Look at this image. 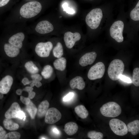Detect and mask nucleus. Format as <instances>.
Segmentation results:
<instances>
[{"label": "nucleus", "mask_w": 139, "mask_h": 139, "mask_svg": "<svg viewBox=\"0 0 139 139\" xmlns=\"http://www.w3.org/2000/svg\"><path fill=\"white\" fill-rule=\"evenodd\" d=\"M42 6L37 1H31L25 4L20 9L21 15L25 18H30L35 16L41 11Z\"/></svg>", "instance_id": "1"}, {"label": "nucleus", "mask_w": 139, "mask_h": 139, "mask_svg": "<svg viewBox=\"0 0 139 139\" xmlns=\"http://www.w3.org/2000/svg\"><path fill=\"white\" fill-rule=\"evenodd\" d=\"M124 69L123 62L119 59H115L111 62L108 67V75L112 80H117L119 79L120 75L123 74Z\"/></svg>", "instance_id": "2"}, {"label": "nucleus", "mask_w": 139, "mask_h": 139, "mask_svg": "<svg viewBox=\"0 0 139 139\" xmlns=\"http://www.w3.org/2000/svg\"><path fill=\"white\" fill-rule=\"evenodd\" d=\"M103 17L102 10L99 8L92 10L86 15L85 22L91 29H95L99 26Z\"/></svg>", "instance_id": "3"}, {"label": "nucleus", "mask_w": 139, "mask_h": 139, "mask_svg": "<svg viewBox=\"0 0 139 139\" xmlns=\"http://www.w3.org/2000/svg\"><path fill=\"white\" fill-rule=\"evenodd\" d=\"M100 110L103 115L109 117H117L121 112L120 106L114 102H109L104 104L100 108Z\"/></svg>", "instance_id": "4"}, {"label": "nucleus", "mask_w": 139, "mask_h": 139, "mask_svg": "<svg viewBox=\"0 0 139 139\" xmlns=\"http://www.w3.org/2000/svg\"><path fill=\"white\" fill-rule=\"evenodd\" d=\"M123 22L118 20L115 22L110 27V33L111 37L118 42L123 41V32L124 28Z\"/></svg>", "instance_id": "5"}, {"label": "nucleus", "mask_w": 139, "mask_h": 139, "mask_svg": "<svg viewBox=\"0 0 139 139\" xmlns=\"http://www.w3.org/2000/svg\"><path fill=\"white\" fill-rule=\"evenodd\" d=\"M110 127L116 134L120 136L126 135L128 130L125 124L121 120L116 118L111 119L109 122Z\"/></svg>", "instance_id": "6"}, {"label": "nucleus", "mask_w": 139, "mask_h": 139, "mask_svg": "<svg viewBox=\"0 0 139 139\" xmlns=\"http://www.w3.org/2000/svg\"><path fill=\"white\" fill-rule=\"evenodd\" d=\"M105 71V66L102 62H99L91 67L88 74V77L91 80H95L101 78Z\"/></svg>", "instance_id": "7"}, {"label": "nucleus", "mask_w": 139, "mask_h": 139, "mask_svg": "<svg viewBox=\"0 0 139 139\" xmlns=\"http://www.w3.org/2000/svg\"><path fill=\"white\" fill-rule=\"evenodd\" d=\"M53 46L52 43L50 41L40 42L36 45L35 48V52L40 57H47L49 56Z\"/></svg>", "instance_id": "8"}, {"label": "nucleus", "mask_w": 139, "mask_h": 139, "mask_svg": "<svg viewBox=\"0 0 139 139\" xmlns=\"http://www.w3.org/2000/svg\"><path fill=\"white\" fill-rule=\"evenodd\" d=\"M45 116V122L51 124L59 121L61 118L62 115L57 109L52 107L48 109Z\"/></svg>", "instance_id": "9"}, {"label": "nucleus", "mask_w": 139, "mask_h": 139, "mask_svg": "<svg viewBox=\"0 0 139 139\" xmlns=\"http://www.w3.org/2000/svg\"><path fill=\"white\" fill-rule=\"evenodd\" d=\"M81 38L80 33L77 32L73 33L70 31L66 32L64 34V39L66 47L71 48L74 46L75 42Z\"/></svg>", "instance_id": "10"}, {"label": "nucleus", "mask_w": 139, "mask_h": 139, "mask_svg": "<svg viewBox=\"0 0 139 139\" xmlns=\"http://www.w3.org/2000/svg\"><path fill=\"white\" fill-rule=\"evenodd\" d=\"M13 79L12 76L7 75L0 81V92L3 94L7 93L13 84Z\"/></svg>", "instance_id": "11"}, {"label": "nucleus", "mask_w": 139, "mask_h": 139, "mask_svg": "<svg viewBox=\"0 0 139 139\" xmlns=\"http://www.w3.org/2000/svg\"><path fill=\"white\" fill-rule=\"evenodd\" d=\"M54 29L52 24L48 21L45 20L40 21L37 24L36 31L41 34L48 33L52 31Z\"/></svg>", "instance_id": "12"}, {"label": "nucleus", "mask_w": 139, "mask_h": 139, "mask_svg": "<svg viewBox=\"0 0 139 139\" xmlns=\"http://www.w3.org/2000/svg\"><path fill=\"white\" fill-rule=\"evenodd\" d=\"M97 56V53L95 52L87 53L80 58L79 63L83 67L91 65L94 62Z\"/></svg>", "instance_id": "13"}, {"label": "nucleus", "mask_w": 139, "mask_h": 139, "mask_svg": "<svg viewBox=\"0 0 139 139\" xmlns=\"http://www.w3.org/2000/svg\"><path fill=\"white\" fill-rule=\"evenodd\" d=\"M25 36L23 32H19L11 36L9 39L8 42L20 49L22 46V42Z\"/></svg>", "instance_id": "14"}, {"label": "nucleus", "mask_w": 139, "mask_h": 139, "mask_svg": "<svg viewBox=\"0 0 139 139\" xmlns=\"http://www.w3.org/2000/svg\"><path fill=\"white\" fill-rule=\"evenodd\" d=\"M4 49L6 55L11 58L16 57L20 52V49L9 43L4 44Z\"/></svg>", "instance_id": "15"}, {"label": "nucleus", "mask_w": 139, "mask_h": 139, "mask_svg": "<svg viewBox=\"0 0 139 139\" xmlns=\"http://www.w3.org/2000/svg\"><path fill=\"white\" fill-rule=\"evenodd\" d=\"M20 110L21 108L19 104L16 102H14L6 112L5 116L8 119L16 118L18 112Z\"/></svg>", "instance_id": "16"}, {"label": "nucleus", "mask_w": 139, "mask_h": 139, "mask_svg": "<svg viewBox=\"0 0 139 139\" xmlns=\"http://www.w3.org/2000/svg\"><path fill=\"white\" fill-rule=\"evenodd\" d=\"M70 85L72 89L83 90L85 86V83L83 78L80 76H76L70 81Z\"/></svg>", "instance_id": "17"}, {"label": "nucleus", "mask_w": 139, "mask_h": 139, "mask_svg": "<svg viewBox=\"0 0 139 139\" xmlns=\"http://www.w3.org/2000/svg\"><path fill=\"white\" fill-rule=\"evenodd\" d=\"M78 129V125L76 123L73 122H70L65 125L64 130L68 135H72L76 133Z\"/></svg>", "instance_id": "18"}, {"label": "nucleus", "mask_w": 139, "mask_h": 139, "mask_svg": "<svg viewBox=\"0 0 139 139\" xmlns=\"http://www.w3.org/2000/svg\"><path fill=\"white\" fill-rule=\"evenodd\" d=\"M49 104L47 100L42 101L39 105L37 111V116L41 118L45 116L49 106Z\"/></svg>", "instance_id": "19"}, {"label": "nucleus", "mask_w": 139, "mask_h": 139, "mask_svg": "<svg viewBox=\"0 0 139 139\" xmlns=\"http://www.w3.org/2000/svg\"><path fill=\"white\" fill-rule=\"evenodd\" d=\"M128 131L135 135L139 132V120H135L129 123L127 126Z\"/></svg>", "instance_id": "20"}, {"label": "nucleus", "mask_w": 139, "mask_h": 139, "mask_svg": "<svg viewBox=\"0 0 139 139\" xmlns=\"http://www.w3.org/2000/svg\"><path fill=\"white\" fill-rule=\"evenodd\" d=\"M66 58L63 57L58 58L53 63L55 68L58 70L63 71L66 67Z\"/></svg>", "instance_id": "21"}, {"label": "nucleus", "mask_w": 139, "mask_h": 139, "mask_svg": "<svg viewBox=\"0 0 139 139\" xmlns=\"http://www.w3.org/2000/svg\"><path fill=\"white\" fill-rule=\"evenodd\" d=\"M74 111L77 115L83 119L86 118L89 115L88 111L83 105H79L75 107Z\"/></svg>", "instance_id": "22"}, {"label": "nucleus", "mask_w": 139, "mask_h": 139, "mask_svg": "<svg viewBox=\"0 0 139 139\" xmlns=\"http://www.w3.org/2000/svg\"><path fill=\"white\" fill-rule=\"evenodd\" d=\"M3 124L5 128L10 131L16 130L19 127V125L13 121L11 119L6 118L3 121Z\"/></svg>", "instance_id": "23"}, {"label": "nucleus", "mask_w": 139, "mask_h": 139, "mask_svg": "<svg viewBox=\"0 0 139 139\" xmlns=\"http://www.w3.org/2000/svg\"><path fill=\"white\" fill-rule=\"evenodd\" d=\"M24 66L27 71L31 74L37 73L39 72L38 67L31 61L27 62Z\"/></svg>", "instance_id": "24"}, {"label": "nucleus", "mask_w": 139, "mask_h": 139, "mask_svg": "<svg viewBox=\"0 0 139 139\" xmlns=\"http://www.w3.org/2000/svg\"><path fill=\"white\" fill-rule=\"evenodd\" d=\"M53 52L55 57L59 58L62 57L63 54V51L62 45L60 42H58L57 43L53 48Z\"/></svg>", "instance_id": "25"}, {"label": "nucleus", "mask_w": 139, "mask_h": 139, "mask_svg": "<svg viewBox=\"0 0 139 139\" xmlns=\"http://www.w3.org/2000/svg\"><path fill=\"white\" fill-rule=\"evenodd\" d=\"M53 72V69L52 66L49 65H47L44 67L41 74L44 79H47L51 77Z\"/></svg>", "instance_id": "26"}, {"label": "nucleus", "mask_w": 139, "mask_h": 139, "mask_svg": "<svg viewBox=\"0 0 139 139\" xmlns=\"http://www.w3.org/2000/svg\"><path fill=\"white\" fill-rule=\"evenodd\" d=\"M27 110L30 115L31 118L34 119L37 111V109L36 105L31 101L27 105Z\"/></svg>", "instance_id": "27"}, {"label": "nucleus", "mask_w": 139, "mask_h": 139, "mask_svg": "<svg viewBox=\"0 0 139 139\" xmlns=\"http://www.w3.org/2000/svg\"><path fill=\"white\" fill-rule=\"evenodd\" d=\"M130 16L132 19L135 21L139 20V1L136 4L135 8L131 11Z\"/></svg>", "instance_id": "28"}, {"label": "nucleus", "mask_w": 139, "mask_h": 139, "mask_svg": "<svg viewBox=\"0 0 139 139\" xmlns=\"http://www.w3.org/2000/svg\"><path fill=\"white\" fill-rule=\"evenodd\" d=\"M132 82L135 86H139V68L134 69L133 71Z\"/></svg>", "instance_id": "29"}, {"label": "nucleus", "mask_w": 139, "mask_h": 139, "mask_svg": "<svg viewBox=\"0 0 139 139\" xmlns=\"http://www.w3.org/2000/svg\"><path fill=\"white\" fill-rule=\"evenodd\" d=\"M87 135L88 137L91 139H102L103 137V134L102 133L95 131L89 132Z\"/></svg>", "instance_id": "30"}, {"label": "nucleus", "mask_w": 139, "mask_h": 139, "mask_svg": "<svg viewBox=\"0 0 139 139\" xmlns=\"http://www.w3.org/2000/svg\"><path fill=\"white\" fill-rule=\"evenodd\" d=\"M21 137V135L19 132H12L6 134L5 139H19Z\"/></svg>", "instance_id": "31"}, {"label": "nucleus", "mask_w": 139, "mask_h": 139, "mask_svg": "<svg viewBox=\"0 0 139 139\" xmlns=\"http://www.w3.org/2000/svg\"><path fill=\"white\" fill-rule=\"evenodd\" d=\"M63 10L67 13L70 14H73L75 13L74 10L68 7V4L66 3H64L62 5Z\"/></svg>", "instance_id": "32"}, {"label": "nucleus", "mask_w": 139, "mask_h": 139, "mask_svg": "<svg viewBox=\"0 0 139 139\" xmlns=\"http://www.w3.org/2000/svg\"><path fill=\"white\" fill-rule=\"evenodd\" d=\"M74 94L73 93L70 92L65 96L63 98L64 101L66 102L71 100L74 97Z\"/></svg>", "instance_id": "33"}, {"label": "nucleus", "mask_w": 139, "mask_h": 139, "mask_svg": "<svg viewBox=\"0 0 139 139\" xmlns=\"http://www.w3.org/2000/svg\"><path fill=\"white\" fill-rule=\"evenodd\" d=\"M119 79L123 81L128 83H130L132 82L131 80L129 78L122 74L120 75Z\"/></svg>", "instance_id": "34"}, {"label": "nucleus", "mask_w": 139, "mask_h": 139, "mask_svg": "<svg viewBox=\"0 0 139 139\" xmlns=\"http://www.w3.org/2000/svg\"><path fill=\"white\" fill-rule=\"evenodd\" d=\"M31 76L32 80H35L40 81H41L42 78L41 75L37 73L32 74Z\"/></svg>", "instance_id": "35"}, {"label": "nucleus", "mask_w": 139, "mask_h": 139, "mask_svg": "<svg viewBox=\"0 0 139 139\" xmlns=\"http://www.w3.org/2000/svg\"><path fill=\"white\" fill-rule=\"evenodd\" d=\"M20 99L22 103L26 105L29 104L31 101L30 99L29 98L23 96H20Z\"/></svg>", "instance_id": "36"}, {"label": "nucleus", "mask_w": 139, "mask_h": 139, "mask_svg": "<svg viewBox=\"0 0 139 139\" xmlns=\"http://www.w3.org/2000/svg\"><path fill=\"white\" fill-rule=\"evenodd\" d=\"M25 114L23 111L20 110L18 112L17 115V118L25 120Z\"/></svg>", "instance_id": "37"}, {"label": "nucleus", "mask_w": 139, "mask_h": 139, "mask_svg": "<svg viewBox=\"0 0 139 139\" xmlns=\"http://www.w3.org/2000/svg\"><path fill=\"white\" fill-rule=\"evenodd\" d=\"M6 134V131L2 126H0V139H4Z\"/></svg>", "instance_id": "38"}, {"label": "nucleus", "mask_w": 139, "mask_h": 139, "mask_svg": "<svg viewBox=\"0 0 139 139\" xmlns=\"http://www.w3.org/2000/svg\"><path fill=\"white\" fill-rule=\"evenodd\" d=\"M32 81H29V79L27 77H24L22 80V82L24 85L28 84L31 83Z\"/></svg>", "instance_id": "39"}, {"label": "nucleus", "mask_w": 139, "mask_h": 139, "mask_svg": "<svg viewBox=\"0 0 139 139\" xmlns=\"http://www.w3.org/2000/svg\"><path fill=\"white\" fill-rule=\"evenodd\" d=\"M10 0H0V7L4 6Z\"/></svg>", "instance_id": "40"}, {"label": "nucleus", "mask_w": 139, "mask_h": 139, "mask_svg": "<svg viewBox=\"0 0 139 139\" xmlns=\"http://www.w3.org/2000/svg\"><path fill=\"white\" fill-rule=\"evenodd\" d=\"M36 93L34 92L31 91L28 93V98L30 99H32L34 97Z\"/></svg>", "instance_id": "41"}, {"label": "nucleus", "mask_w": 139, "mask_h": 139, "mask_svg": "<svg viewBox=\"0 0 139 139\" xmlns=\"http://www.w3.org/2000/svg\"><path fill=\"white\" fill-rule=\"evenodd\" d=\"M33 88L31 86H27L23 90V91H25L28 92V93L32 91L33 90Z\"/></svg>", "instance_id": "42"}, {"label": "nucleus", "mask_w": 139, "mask_h": 139, "mask_svg": "<svg viewBox=\"0 0 139 139\" xmlns=\"http://www.w3.org/2000/svg\"><path fill=\"white\" fill-rule=\"evenodd\" d=\"M42 85L40 81H37L35 83V86L37 88H39Z\"/></svg>", "instance_id": "43"}, {"label": "nucleus", "mask_w": 139, "mask_h": 139, "mask_svg": "<svg viewBox=\"0 0 139 139\" xmlns=\"http://www.w3.org/2000/svg\"><path fill=\"white\" fill-rule=\"evenodd\" d=\"M23 91V90L21 89H18L16 91V93L18 95H21V94Z\"/></svg>", "instance_id": "44"}, {"label": "nucleus", "mask_w": 139, "mask_h": 139, "mask_svg": "<svg viewBox=\"0 0 139 139\" xmlns=\"http://www.w3.org/2000/svg\"><path fill=\"white\" fill-rule=\"evenodd\" d=\"M52 130L53 132L55 133L59 134V131L56 128H54Z\"/></svg>", "instance_id": "45"}, {"label": "nucleus", "mask_w": 139, "mask_h": 139, "mask_svg": "<svg viewBox=\"0 0 139 139\" xmlns=\"http://www.w3.org/2000/svg\"><path fill=\"white\" fill-rule=\"evenodd\" d=\"M3 97V94L0 92V99H2Z\"/></svg>", "instance_id": "46"}, {"label": "nucleus", "mask_w": 139, "mask_h": 139, "mask_svg": "<svg viewBox=\"0 0 139 139\" xmlns=\"http://www.w3.org/2000/svg\"></svg>", "instance_id": "47"}]
</instances>
